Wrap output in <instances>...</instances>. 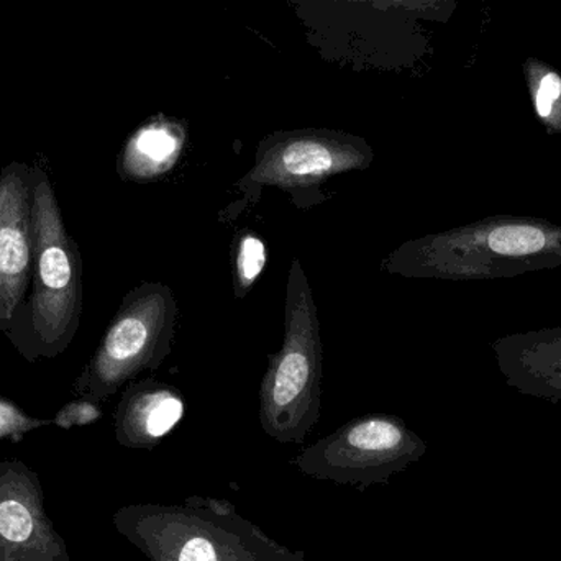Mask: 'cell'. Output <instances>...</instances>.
<instances>
[{
  "label": "cell",
  "mask_w": 561,
  "mask_h": 561,
  "mask_svg": "<svg viewBox=\"0 0 561 561\" xmlns=\"http://www.w3.org/2000/svg\"><path fill=\"white\" fill-rule=\"evenodd\" d=\"M561 268V226L530 216H493L409 240L381 272L409 279L493 280Z\"/></svg>",
  "instance_id": "obj_1"
},
{
  "label": "cell",
  "mask_w": 561,
  "mask_h": 561,
  "mask_svg": "<svg viewBox=\"0 0 561 561\" xmlns=\"http://www.w3.org/2000/svg\"><path fill=\"white\" fill-rule=\"evenodd\" d=\"M323 343L319 309L299 260L287 275L284 339L260 386V421L270 437L302 442L322 409Z\"/></svg>",
  "instance_id": "obj_2"
},
{
  "label": "cell",
  "mask_w": 561,
  "mask_h": 561,
  "mask_svg": "<svg viewBox=\"0 0 561 561\" xmlns=\"http://www.w3.org/2000/svg\"><path fill=\"white\" fill-rule=\"evenodd\" d=\"M33 275L30 322L43 355L55 358L71 345L82 312V260L66 230L55 187L32 171Z\"/></svg>",
  "instance_id": "obj_3"
},
{
  "label": "cell",
  "mask_w": 561,
  "mask_h": 561,
  "mask_svg": "<svg viewBox=\"0 0 561 561\" xmlns=\"http://www.w3.org/2000/svg\"><path fill=\"white\" fill-rule=\"evenodd\" d=\"M180 307L173 289L145 280L122 300L75 389L102 402L145 371H157L173 350Z\"/></svg>",
  "instance_id": "obj_4"
},
{
  "label": "cell",
  "mask_w": 561,
  "mask_h": 561,
  "mask_svg": "<svg viewBox=\"0 0 561 561\" xmlns=\"http://www.w3.org/2000/svg\"><path fill=\"white\" fill-rule=\"evenodd\" d=\"M375 151L368 141L325 128L276 131L260 141L252 170L237 181L240 210L255 206L263 191L297 194L316 190L330 178L368 170Z\"/></svg>",
  "instance_id": "obj_5"
},
{
  "label": "cell",
  "mask_w": 561,
  "mask_h": 561,
  "mask_svg": "<svg viewBox=\"0 0 561 561\" xmlns=\"http://www.w3.org/2000/svg\"><path fill=\"white\" fill-rule=\"evenodd\" d=\"M427 450L419 435L396 415L355 419L300 455L297 463L327 477H373L419 460Z\"/></svg>",
  "instance_id": "obj_6"
},
{
  "label": "cell",
  "mask_w": 561,
  "mask_h": 561,
  "mask_svg": "<svg viewBox=\"0 0 561 561\" xmlns=\"http://www.w3.org/2000/svg\"><path fill=\"white\" fill-rule=\"evenodd\" d=\"M0 561H71L38 474L19 460L0 461Z\"/></svg>",
  "instance_id": "obj_7"
},
{
  "label": "cell",
  "mask_w": 561,
  "mask_h": 561,
  "mask_svg": "<svg viewBox=\"0 0 561 561\" xmlns=\"http://www.w3.org/2000/svg\"><path fill=\"white\" fill-rule=\"evenodd\" d=\"M32 275V173L12 163L0 171V327L12 322Z\"/></svg>",
  "instance_id": "obj_8"
},
{
  "label": "cell",
  "mask_w": 561,
  "mask_h": 561,
  "mask_svg": "<svg viewBox=\"0 0 561 561\" xmlns=\"http://www.w3.org/2000/svg\"><path fill=\"white\" fill-rule=\"evenodd\" d=\"M491 348L511 388L530 398L561 402V327L510 333Z\"/></svg>",
  "instance_id": "obj_9"
},
{
  "label": "cell",
  "mask_w": 561,
  "mask_h": 561,
  "mask_svg": "<svg viewBox=\"0 0 561 561\" xmlns=\"http://www.w3.org/2000/svg\"><path fill=\"white\" fill-rule=\"evenodd\" d=\"M180 389L153 378L130 382L115 411V435L124 447L151 448L183 419Z\"/></svg>",
  "instance_id": "obj_10"
},
{
  "label": "cell",
  "mask_w": 561,
  "mask_h": 561,
  "mask_svg": "<svg viewBox=\"0 0 561 561\" xmlns=\"http://www.w3.org/2000/svg\"><path fill=\"white\" fill-rule=\"evenodd\" d=\"M186 141L187 130L181 122L157 115L128 138L118 157V174L135 183L161 180L180 163Z\"/></svg>",
  "instance_id": "obj_11"
},
{
  "label": "cell",
  "mask_w": 561,
  "mask_h": 561,
  "mask_svg": "<svg viewBox=\"0 0 561 561\" xmlns=\"http://www.w3.org/2000/svg\"><path fill=\"white\" fill-rule=\"evenodd\" d=\"M524 78L537 121L549 135L561 134V75L540 58H527L523 65Z\"/></svg>",
  "instance_id": "obj_12"
},
{
  "label": "cell",
  "mask_w": 561,
  "mask_h": 561,
  "mask_svg": "<svg viewBox=\"0 0 561 561\" xmlns=\"http://www.w3.org/2000/svg\"><path fill=\"white\" fill-rule=\"evenodd\" d=\"M268 265L265 240L255 230H240L233 240V294L237 299L249 296Z\"/></svg>",
  "instance_id": "obj_13"
},
{
  "label": "cell",
  "mask_w": 561,
  "mask_h": 561,
  "mask_svg": "<svg viewBox=\"0 0 561 561\" xmlns=\"http://www.w3.org/2000/svg\"><path fill=\"white\" fill-rule=\"evenodd\" d=\"M49 424H51V421L32 417V415L22 411L19 405L13 404L12 401L0 398V440L19 444L30 432Z\"/></svg>",
  "instance_id": "obj_14"
},
{
  "label": "cell",
  "mask_w": 561,
  "mask_h": 561,
  "mask_svg": "<svg viewBox=\"0 0 561 561\" xmlns=\"http://www.w3.org/2000/svg\"><path fill=\"white\" fill-rule=\"evenodd\" d=\"M102 417V408L98 401L92 399H76L68 402L65 408L59 409L58 414L53 419L51 424L56 427L69 431L72 427H82V425H91Z\"/></svg>",
  "instance_id": "obj_15"
},
{
  "label": "cell",
  "mask_w": 561,
  "mask_h": 561,
  "mask_svg": "<svg viewBox=\"0 0 561 561\" xmlns=\"http://www.w3.org/2000/svg\"><path fill=\"white\" fill-rule=\"evenodd\" d=\"M366 2H382L396 9L417 13L424 19L438 20V22H447L457 10V0H366Z\"/></svg>",
  "instance_id": "obj_16"
},
{
  "label": "cell",
  "mask_w": 561,
  "mask_h": 561,
  "mask_svg": "<svg viewBox=\"0 0 561 561\" xmlns=\"http://www.w3.org/2000/svg\"><path fill=\"white\" fill-rule=\"evenodd\" d=\"M178 561H219L216 547L204 537H194L181 550Z\"/></svg>",
  "instance_id": "obj_17"
},
{
  "label": "cell",
  "mask_w": 561,
  "mask_h": 561,
  "mask_svg": "<svg viewBox=\"0 0 561 561\" xmlns=\"http://www.w3.org/2000/svg\"><path fill=\"white\" fill-rule=\"evenodd\" d=\"M560 2H561V0H560Z\"/></svg>",
  "instance_id": "obj_18"
}]
</instances>
